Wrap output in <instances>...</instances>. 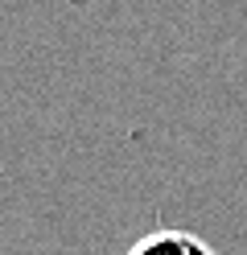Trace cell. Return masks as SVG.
<instances>
[{
  "mask_svg": "<svg viewBox=\"0 0 247 255\" xmlns=\"http://www.w3.org/2000/svg\"><path fill=\"white\" fill-rule=\"evenodd\" d=\"M128 255H214L198 235L190 231H153V235H144L136 247H132Z\"/></svg>",
  "mask_w": 247,
  "mask_h": 255,
  "instance_id": "cell-1",
  "label": "cell"
}]
</instances>
